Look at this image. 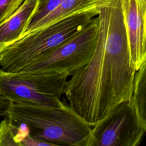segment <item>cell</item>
Here are the masks:
<instances>
[{
  "mask_svg": "<svg viewBox=\"0 0 146 146\" xmlns=\"http://www.w3.org/2000/svg\"><path fill=\"white\" fill-rule=\"evenodd\" d=\"M94 52L66 82L68 105L91 127L132 96L136 68L131 58L121 0L98 9Z\"/></svg>",
  "mask_w": 146,
  "mask_h": 146,
  "instance_id": "obj_1",
  "label": "cell"
},
{
  "mask_svg": "<svg viewBox=\"0 0 146 146\" xmlns=\"http://www.w3.org/2000/svg\"><path fill=\"white\" fill-rule=\"evenodd\" d=\"M0 116L15 125L22 124L29 135L55 145L87 146L91 126L68 104L44 106L7 102Z\"/></svg>",
  "mask_w": 146,
  "mask_h": 146,
  "instance_id": "obj_2",
  "label": "cell"
},
{
  "mask_svg": "<svg viewBox=\"0 0 146 146\" xmlns=\"http://www.w3.org/2000/svg\"><path fill=\"white\" fill-rule=\"evenodd\" d=\"M98 12L92 10L75 13L25 34L0 49V68L10 72L22 71L80 31Z\"/></svg>",
  "mask_w": 146,
  "mask_h": 146,
  "instance_id": "obj_3",
  "label": "cell"
},
{
  "mask_svg": "<svg viewBox=\"0 0 146 146\" xmlns=\"http://www.w3.org/2000/svg\"><path fill=\"white\" fill-rule=\"evenodd\" d=\"M68 76L56 71L10 72L0 68V95L7 102L59 106Z\"/></svg>",
  "mask_w": 146,
  "mask_h": 146,
  "instance_id": "obj_4",
  "label": "cell"
},
{
  "mask_svg": "<svg viewBox=\"0 0 146 146\" xmlns=\"http://www.w3.org/2000/svg\"><path fill=\"white\" fill-rule=\"evenodd\" d=\"M146 132L131 99L120 103L92 127L87 146H138Z\"/></svg>",
  "mask_w": 146,
  "mask_h": 146,
  "instance_id": "obj_5",
  "label": "cell"
},
{
  "mask_svg": "<svg viewBox=\"0 0 146 146\" xmlns=\"http://www.w3.org/2000/svg\"><path fill=\"white\" fill-rule=\"evenodd\" d=\"M98 32L96 15L78 33L21 72L56 71L70 76L90 59L96 46Z\"/></svg>",
  "mask_w": 146,
  "mask_h": 146,
  "instance_id": "obj_6",
  "label": "cell"
},
{
  "mask_svg": "<svg viewBox=\"0 0 146 146\" xmlns=\"http://www.w3.org/2000/svg\"><path fill=\"white\" fill-rule=\"evenodd\" d=\"M131 60L136 70L146 62V0H121Z\"/></svg>",
  "mask_w": 146,
  "mask_h": 146,
  "instance_id": "obj_7",
  "label": "cell"
},
{
  "mask_svg": "<svg viewBox=\"0 0 146 146\" xmlns=\"http://www.w3.org/2000/svg\"><path fill=\"white\" fill-rule=\"evenodd\" d=\"M38 6V0H25L11 16L0 24V49L24 35Z\"/></svg>",
  "mask_w": 146,
  "mask_h": 146,
  "instance_id": "obj_8",
  "label": "cell"
},
{
  "mask_svg": "<svg viewBox=\"0 0 146 146\" xmlns=\"http://www.w3.org/2000/svg\"><path fill=\"white\" fill-rule=\"evenodd\" d=\"M113 1V0H62L53 11L25 34L46 27L56 21L75 13L98 10L104 6L110 4Z\"/></svg>",
  "mask_w": 146,
  "mask_h": 146,
  "instance_id": "obj_9",
  "label": "cell"
},
{
  "mask_svg": "<svg viewBox=\"0 0 146 146\" xmlns=\"http://www.w3.org/2000/svg\"><path fill=\"white\" fill-rule=\"evenodd\" d=\"M131 100L142 121L146 123V62L136 70Z\"/></svg>",
  "mask_w": 146,
  "mask_h": 146,
  "instance_id": "obj_10",
  "label": "cell"
},
{
  "mask_svg": "<svg viewBox=\"0 0 146 146\" xmlns=\"http://www.w3.org/2000/svg\"><path fill=\"white\" fill-rule=\"evenodd\" d=\"M18 126L7 118L0 122V146H21L17 139Z\"/></svg>",
  "mask_w": 146,
  "mask_h": 146,
  "instance_id": "obj_11",
  "label": "cell"
},
{
  "mask_svg": "<svg viewBox=\"0 0 146 146\" xmlns=\"http://www.w3.org/2000/svg\"><path fill=\"white\" fill-rule=\"evenodd\" d=\"M62 1V0H38L37 10L33 17L26 31L31 29L37 23L53 11L59 6Z\"/></svg>",
  "mask_w": 146,
  "mask_h": 146,
  "instance_id": "obj_12",
  "label": "cell"
},
{
  "mask_svg": "<svg viewBox=\"0 0 146 146\" xmlns=\"http://www.w3.org/2000/svg\"><path fill=\"white\" fill-rule=\"evenodd\" d=\"M25 0H0V24L11 16Z\"/></svg>",
  "mask_w": 146,
  "mask_h": 146,
  "instance_id": "obj_13",
  "label": "cell"
},
{
  "mask_svg": "<svg viewBox=\"0 0 146 146\" xmlns=\"http://www.w3.org/2000/svg\"><path fill=\"white\" fill-rule=\"evenodd\" d=\"M22 146H53L52 144L35 139L29 134L26 135L21 140Z\"/></svg>",
  "mask_w": 146,
  "mask_h": 146,
  "instance_id": "obj_14",
  "label": "cell"
},
{
  "mask_svg": "<svg viewBox=\"0 0 146 146\" xmlns=\"http://www.w3.org/2000/svg\"><path fill=\"white\" fill-rule=\"evenodd\" d=\"M7 102L2 96L0 95V113L3 108L5 107Z\"/></svg>",
  "mask_w": 146,
  "mask_h": 146,
  "instance_id": "obj_15",
  "label": "cell"
}]
</instances>
